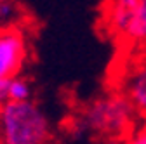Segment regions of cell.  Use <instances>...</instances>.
Wrapping results in <instances>:
<instances>
[{"instance_id":"obj_8","label":"cell","mask_w":146,"mask_h":144,"mask_svg":"<svg viewBox=\"0 0 146 144\" xmlns=\"http://www.w3.org/2000/svg\"><path fill=\"white\" fill-rule=\"evenodd\" d=\"M7 101H16V102H23V101H31V85L26 78L14 77L9 80L7 85Z\"/></svg>"},{"instance_id":"obj_3","label":"cell","mask_w":146,"mask_h":144,"mask_svg":"<svg viewBox=\"0 0 146 144\" xmlns=\"http://www.w3.org/2000/svg\"><path fill=\"white\" fill-rule=\"evenodd\" d=\"M28 61V37L23 24L0 30V80L19 77Z\"/></svg>"},{"instance_id":"obj_6","label":"cell","mask_w":146,"mask_h":144,"mask_svg":"<svg viewBox=\"0 0 146 144\" xmlns=\"http://www.w3.org/2000/svg\"><path fill=\"white\" fill-rule=\"evenodd\" d=\"M122 44L127 45H146V0H139L134 19L129 26L125 38Z\"/></svg>"},{"instance_id":"obj_7","label":"cell","mask_w":146,"mask_h":144,"mask_svg":"<svg viewBox=\"0 0 146 144\" xmlns=\"http://www.w3.org/2000/svg\"><path fill=\"white\" fill-rule=\"evenodd\" d=\"M21 7L17 0H0V30L21 24Z\"/></svg>"},{"instance_id":"obj_5","label":"cell","mask_w":146,"mask_h":144,"mask_svg":"<svg viewBox=\"0 0 146 144\" xmlns=\"http://www.w3.org/2000/svg\"><path fill=\"white\" fill-rule=\"evenodd\" d=\"M120 92L129 99L136 115L146 122V56L134 61L125 71Z\"/></svg>"},{"instance_id":"obj_4","label":"cell","mask_w":146,"mask_h":144,"mask_svg":"<svg viewBox=\"0 0 146 144\" xmlns=\"http://www.w3.org/2000/svg\"><path fill=\"white\" fill-rule=\"evenodd\" d=\"M139 0H104L103 26L118 42H123L134 19Z\"/></svg>"},{"instance_id":"obj_2","label":"cell","mask_w":146,"mask_h":144,"mask_svg":"<svg viewBox=\"0 0 146 144\" xmlns=\"http://www.w3.org/2000/svg\"><path fill=\"white\" fill-rule=\"evenodd\" d=\"M50 137V120L35 101L0 106V144H47Z\"/></svg>"},{"instance_id":"obj_1","label":"cell","mask_w":146,"mask_h":144,"mask_svg":"<svg viewBox=\"0 0 146 144\" xmlns=\"http://www.w3.org/2000/svg\"><path fill=\"white\" fill-rule=\"evenodd\" d=\"M136 111L120 90L99 96L90 101L77 120L82 129L106 139H125L136 123Z\"/></svg>"},{"instance_id":"obj_9","label":"cell","mask_w":146,"mask_h":144,"mask_svg":"<svg viewBox=\"0 0 146 144\" xmlns=\"http://www.w3.org/2000/svg\"><path fill=\"white\" fill-rule=\"evenodd\" d=\"M122 144H146V123L143 125V127L134 129L122 141Z\"/></svg>"}]
</instances>
